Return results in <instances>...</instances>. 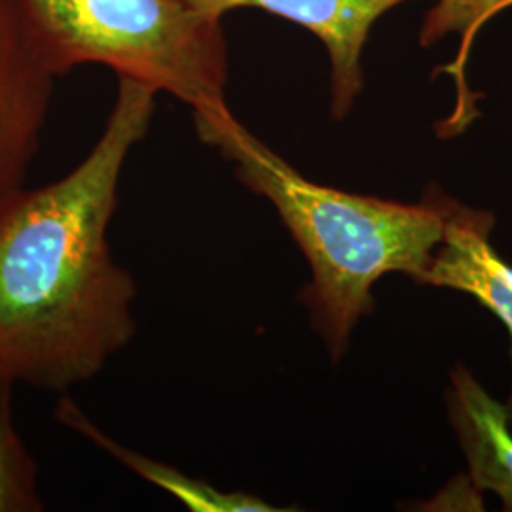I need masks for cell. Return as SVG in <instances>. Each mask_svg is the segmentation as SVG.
Segmentation results:
<instances>
[{
	"label": "cell",
	"mask_w": 512,
	"mask_h": 512,
	"mask_svg": "<svg viewBox=\"0 0 512 512\" xmlns=\"http://www.w3.org/2000/svg\"><path fill=\"white\" fill-rule=\"evenodd\" d=\"M196 12L222 19L234 8H260L291 19L319 38L330 57L332 116L342 120L363 90L361 55L372 25L408 0H184Z\"/></svg>",
	"instance_id": "5"
},
{
	"label": "cell",
	"mask_w": 512,
	"mask_h": 512,
	"mask_svg": "<svg viewBox=\"0 0 512 512\" xmlns=\"http://www.w3.org/2000/svg\"><path fill=\"white\" fill-rule=\"evenodd\" d=\"M448 412L476 490L494 492L512 511V433L507 404L478 384L465 366L450 372Z\"/></svg>",
	"instance_id": "7"
},
{
	"label": "cell",
	"mask_w": 512,
	"mask_h": 512,
	"mask_svg": "<svg viewBox=\"0 0 512 512\" xmlns=\"http://www.w3.org/2000/svg\"><path fill=\"white\" fill-rule=\"evenodd\" d=\"M14 380L0 370V512H38L37 465L12 416Z\"/></svg>",
	"instance_id": "10"
},
{
	"label": "cell",
	"mask_w": 512,
	"mask_h": 512,
	"mask_svg": "<svg viewBox=\"0 0 512 512\" xmlns=\"http://www.w3.org/2000/svg\"><path fill=\"white\" fill-rule=\"evenodd\" d=\"M55 78L27 0H0V211L23 190L46 126Z\"/></svg>",
	"instance_id": "4"
},
{
	"label": "cell",
	"mask_w": 512,
	"mask_h": 512,
	"mask_svg": "<svg viewBox=\"0 0 512 512\" xmlns=\"http://www.w3.org/2000/svg\"><path fill=\"white\" fill-rule=\"evenodd\" d=\"M57 76L97 63L194 112L228 109L220 19L184 0H27Z\"/></svg>",
	"instance_id": "3"
},
{
	"label": "cell",
	"mask_w": 512,
	"mask_h": 512,
	"mask_svg": "<svg viewBox=\"0 0 512 512\" xmlns=\"http://www.w3.org/2000/svg\"><path fill=\"white\" fill-rule=\"evenodd\" d=\"M492 228V213L459 203L420 283L471 294L509 330L512 357V268L495 253ZM507 408L512 421V393Z\"/></svg>",
	"instance_id": "6"
},
{
	"label": "cell",
	"mask_w": 512,
	"mask_h": 512,
	"mask_svg": "<svg viewBox=\"0 0 512 512\" xmlns=\"http://www.w3.org/2000/svg\"><path fill=\"white\" fill-rule=\"evenodd\" d=\"M55 418L82 439L92 442L99 450L128 467L135 475L148 480L150 484L162 488L167 494L177 497L190 511L194 512H274L287 511L272 507L266 501L245 492H220L217 488L205 484L198 478H190L181 471L147 458L139 452H133L124 444L109 437L103 429L93 423L86 412L74 403L73 399L63 397L55 406Z\"/></svg>",
	"instance_id": "8"
},
{
	"label": "cell",
	"mask_w": 512,
	"mask_h": 512,
	"mask_svg": "<svg viewBox=\"0 0 512 512\" xmlns=\"http://www.w3.org/2000/svg\"><path fill=\"white\" fill-rule=\"evenodd\" d=\"M156 95L118 76L114 109L88 156L0 211V370L16 384L59 393L88 382L137 330V287L112 258L109 224Z\"/></svg>",
	"instance_id": "1"
},
{
	"label": "cell",
	"mask_w": 512,
	"mask_h": 512,
	"mask_svg": "<svg viewBox=\"0 0 512 512\" xmlns=\"http://www.w3.org/2000/svg\"><path fill=\"white\" fill-rule=\"evenodd\" d=\"M203 143L236 165L239 181L270 200L311 266L302 300L338 359L374 308L372 287L401 272L420 283L459 203L429 188L420 203L351 194L302 177L230 109L194 112Z\"/></svg>",
	"instance_id": "2"
},
{
	"label": "cell",
	"mask_w": 512,
	"mask_h": 512,
	"mask_svg": "<svg viewBox=\"0 0 512 512\" xmlns=\"http://www.w3.org/2000/svg\"><path fill=\"white\" fill-rule=\"evenodd\" d=\"M512 0H439L425 16L421 25L420 42L423 48H431L442 38L458 35V55L442 73L450 74L456 82L458 105L452 116L444 122L442 135H458L476 116L475 95L467 86V61L473 50L480 29L494 19L499 12L511 8Z\"/></svg>",
	"instance_id": "9"
}]
</instances>
